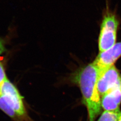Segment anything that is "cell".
<instances>
[{
	"instance_id": "1",
	"label": "cell",
	"mask_w": 121,
	"mask_h": 121,
	"mask_svg": "<svg viewBox=\"0 0 121 121\" xmlns=\"http://www.w3.org/2000/svg\"><path fill=\"white\" fill-rule=\"evenodd\" d=\"M99 69L94 62L80 68L69 77V80L79 88L82 103L86 107L89 121H95L101 112L100 95L97 86Z\"/></svg>"
},
{
	"instance_id": "2",
	"label": "cell",
	"mask_w": 121,
	"mask_h": 121,
	"mask_svg": "<svg viewBox=\"0 0 121 121\" xmlns=\"http://www.w3.org/2000/svg\"><path fill=\"white\" fill-rule=\"evenodd\" d=\"M0 109L14 121L27 120L23 97L7 78L0 87Z\"/></svg>"
},
{
	"instance_id": "3",
	"label": "cell",
	"mask_w": 121,
	"mask_h": 121,
	"mask_svg": "<svg viewBox=\"0 0 121 121\" xmlns=\"http://www.w3.org/2000/svg\"><path fill=\"white\" fill-rule=\"evenodd\" d=\"M121 19L117 9H112L108 0H105V6L102 10L100 25L98 46L100 52L111 48L115 43Z\"/></svg>"
},
{
	"instance_id": "4",
	"label": "cell",
	"mask_w": 121,
	"mask_h": 121,
	"mask_svg": "<svg viewBox=\"0 0 121 121\" xmlns=\"http://www.w3.org/2000/svg\"><path fill=\"white\" fill-rule=\"evenodd\" d=\"M121 82V74L114 65L99 70L97 86L100 95H104Z\"/></svg>"
},
{
	"instance_id": "5",
	"label": "cell",
	"mask_w": 121,
	"mask_h": 121,
	"mask_svg": "<svg viewBox=\"0 0 121 121\" xmlns=\"http://www.w3.org/2000/svg\"><path fill=\"white\" fill-rule=\"evenodd\" d=\"M121 56V41L116 43L108 50L100 52L93 62L100 70L114 65Z\"/></svg>"
},
{
	"instance_id": "6",
	"label": "cell",
	"mask_w": 121,
	"mask_h": 121,
	"mask_svg": "<svg viewBox=\"0 0 121 121\" xmlns=\"http://www.w3.org/2000/svg\"><path fill=\"white\" fill-rule=\"evenodd\" d=\"M101 104L102 108L104 110H120L121 104V82L102 96Z\"/></svg>"
},
{
	"instance_id": "7",
	"label": "cell",
	"mask_w": 121,
	"mask_h": 121,
	"mask_svg": "<svg viewBox=\"0 0 121 121\" xmlns=\"http://www.w3.org/2000/svg\"><path fill=\"white\" fill-rule=\"evenodd\" d=\"M121 112L120 110L116 111L104 110L101 113L97 121H118Z\"/></svg>"
},
{
	"instance_id": "8",
	"label": "cell",
	"mask_w": 121,
	"mask_h": 121,
	"mask_svg": "<svg viewBox=\"0 0 121 121\" xmlns=\"http://www.w3.org/2000/svg\"><path fill=\"white\" fill-rule=\"evenodd\" d=\"M7 78L3 62L0 61V87Z\"/></svg>"
},
{
	"instance_id": "9",
	"label": "cell",
	"mask_w": 121,
	"mask_h": 121,
	"mask_svg": "<svg viewBox=\"0 0 121 121\" xmlns=\"http://www.w3.org/2000/svg\"><path fill=\"white\" fill-rule=\"evenodd\" d=\"M6 51L3 39L0 37V56Z\"/></svg>"
},
{
	"instance_id": "10",
	"label": "cell",
	"mask_w": 121,
	"mask_h": 121,
	"mask_svg": "<svg viewBox=\"0 0 121 121\" xmlns=\"http://www.w3.org/2000/svg\"><path fill=\"white\" fill-rule=\"evenodd\" d=\"M118 121H121V112H120V115H119V116Z\"/></svg>"
}]
</instances>
